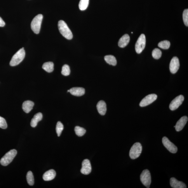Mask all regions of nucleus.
Segmentation results:
<instances>
[{
  "instance_id": "4",
  "label": "nucleus",
  "mask_w": 188,
  "mask_h": 188,
  "mask_svg": "<svg viewBox=\"0 0 188 188\" xmlns=\"http://www.w3.org/2000/svg\"><path fill=\"white\" fill-rule=\"evenodd\" d=\"M43 18V15L39 14L35 16L32 20L31 24V28L35 34H37L39 33Z\"/></svg>"
},
{
  "instance_id": "9",
  "label": "nucleus",
  "mask_w": 188,
  "mask_h": 188,
  "mask_svg": "<svg viewBox=\"0 0 188 188\" xmlns=\"http://www.w3.org/2000/svg\"><path fill=\"white\" fill-rule=\"evenodd\" d=\"M157 97V96L154 94L147 95L141 101L139 104L140 106L141 107L147 106L156 101Z\"/></svg>"
},
{
  "instance_id": "29",
  "label": "nucleus",
  "mask_w": 188,
  "mask_h": 188,
  "mask_svg": "<svg viewBox=\"0 0 188 188\" xmlns=\"http://www.w3.org/2000/svg\"><path fill=\"white\" fill-rule=\"evenodd\" d=\"M70 70L69 65H65L62 67V74L65 76H69L70 75Z\"/></svg>"
},
{
  "instance_id": "28",
  "label": "nucleus",
  "mask_w": 188,
  "mask_h": 188,
  "mask_svg": "<svg viewBox=\"0 0 188 188\" xmlns=\"http://www.w3.org/2000/svg\"><path fill=\"white\" fill-rule=\"evenodd\" d=\"M63 124L60 122H58L56 124V130L58 137H59L63 129Z\"/></svg>"
},
{
  "instance_id": "27",
  "label": "nucleus",
  "mask_w": 188,
  "mask_h": 188,
  "mask_svg": "<svg viewBox=\"0 0 188 188\" xmlns=\"http://www.w3.org/2000/svg\"><path fill=\"white\" fill-rule=\"evenodd\" d=\"M162 52L159 49L156 48L153 51L152 55L155 59H158L161 57Z\"/></svg>"
},
{
  "instance_id": "26",
  "label": "nucleus",
  "mask_w": 188,
  "mask_h": 188,
  "mask_svg": "<svg viewBox=\"0 0 188 188\" xmlns=\"http://www.w3.org/2000/svg\"><path fill=\"white\" fill-rule=\"evenodd\" d=\"M170 43L168 41H161L158 44L159 48L163 49H168L170 48Z\"/></svg>"
},
{
  "instance_id": "5",
  "label": "nucleus",
  "mask_w": 188,
  "mask_h": 188,
  "mask_svg": "<svg viewBox=\"0 0 188 188\" xmlns=\"http://www.w3.org/2000/svg\"><path fill=\"white\" fill-rule=\"evenodd\" d=\"M142 146L139 143H136L131 147L129 152V156L132 159L138 158L142 153Z\"/></svg>"
},
{
  "instance_id": "32",
  "label": "nucleus",
  "mask_w": 188,
  "mask_h": 188,
  "mask_svg": "<svg viewBox=\"0 0 188 188\" xmlns=\"http://www.w3.org/2000/svg\"><path fill=\"white\" fill-rule=\"evenodd\" d=\"M5 23L2 18L0 17V27H3L5 25Z\"/></svg>"
},
{
  "instance_id": "12",
  "label": "nucleus",
  "mask_w": 188,
  "mask_h": 188,
  "mask_svg": "<svg viewBox=\"0 0 188 188\" xmlns=\"http://www.w3.org/2000/svg\"><path fill=\"white\" fill-rule=\"evenodd\" d=\"M91 170L92 168L90 161L87 159L84 160L82 163L81 173L83 174L88 175L91 173Z\"/></svg>"
},
{
  "instance_id": "21",
  "label": "nucleus",
  "mask_w": 188,
  "mask_h": 188,
  "mask_svg": "<svg viewBox=\"0 0 188 188\" xmlns=\"http://www.w3.org/2000/svg\"><path fill=\"white\" fill-rule=\"evenodd\" d=\"M105 60L108 64L115 66L117 64V60L115 56L112 55H107L105 56Z\"/></svg>"
},
{
  "instance_id": "1",
  "label": "nucleus",
  "mask_w": 188,
  "mask_h": 188,
  "mask_svg": "<svg viewBox=\"0 0 188 188\" xmlns=\"http://www.w3.org/2000/svg\"><path fill=\"white\" fill-rule=\"evenodd\" d=\"M58 27L60 33L65 39L69 40L72 39V33L64 21H59L58 23Z\"/></svg>"
},
{
  "instance_id": "24",
  "label": "nucleus",
  "mask_w": 188,
  "mask_h": 188,
  "mask_svg": "<svg viewBox=\"0 0 188 188\" xmlns=\"http://www.w3.org/2000/svg\"><path fill=\"white\" fill-rule=\"evenodd\" d=\"M89 0H80L79 4V8L81 11L86 10L89 5Z\"/></svg>"
},
{
  "instance_id": "14",
  "label": "nucleus",
  "mask_w": 188,
  "mask_h": 188,
  "mask_svg": "<svg viewBox=\"0 0 188 188\" xmlns=\"http://www.w3.org/2000/svg\"><path fill=\"white\" fill-rule=\"evenodd\" d=\"M170 184L173 188H186V185L182 182L179 181L175 178H171L170 180Z\"/></svg>"
},
{
  "instance_id": "10",
  "label": "nucleus",
  "mask_w": 188,
  "mask_h": 188,
  "mask_svg": "<svg viewBox=\"0 0 188 188\" xmlns=\"http://www.w3.org/2000/svg\"><path fill=\"white\" fill-rule=\"evenodd\" d=\"M184 99V96L180 95L174 99L170 103L169 108L171 110H175L181 105Z\"/></svg>"
},
{
  "instance_id": "30",
  "label": "nucleus",
  "mask_w": 188,
  "mask_h": 188,
  "mask_svg": "<svg viewBox=\"0 0 188 188\" xmlns=\"http://www.w3.org/2000/svg\"><path fill=\"white\" fill-rule=\"evenodd\" d=\"M183 22L185 25L188 26V9H185L183 12Z\"/></svg>"
},
{
  "instance_id": "16",
  "label": "nucleus",
  "mask_w": 188,
  "mask_h": 188,
  "mask_svg": "<svg viewBox=\"0 0 188 188\" xmlns=\"http://www.w3.org/2000/svg\"><path fill=\"white\" fill-rule=\"evenodd\" d=\"M97 109L99 113L102 116H104L107 111L106 104L104 101L101 100L99 102L97 105Z\"/></svg>"
},
{
  "instance_id": "31",
  "label": "nucleus",
  "mask_w": 188,
  "mask_h": 188,
  "mask_svg": "<svg viewBox=\"0 0 188 188\" xmlns=\"http://www.w3.org/2000/svg\"><path fill=\"white\" fill-rule=\"evenodd\" d=\"M8 125L5 119L3 117L0 116V128L3 129H6L7 128Z\"/></svg>"
},
{
  "instance_id": "20",
  "label": "nucleus",
  "mask_w": 188,
  "mask_h": 188,
  "mask_svg": "<svg viewBox=\"0 0 188 188\" xmlns=\"http://www.w3.org/2000/svg\"><path fill=\"white\" fill-rule=\"evenodd\" d=\"M43 118V115L42 113L39 112L35 114L31 120L30 125L33 128L36 127L38 123Z\"/></svg>"
},
{
  "instance_id": "8",
  "label": "nucleus",
  "mask_w": 188,
  "mask_h": 188,
  "mask_svg": "<svg viewBox=\"0 0 188 188\" xmlns=\"http://www.w3.org/2000/svg\"><path fill=\"white\" fill-rule=\"evenodd\" d=\"M162 142L164 146L171 153H176L177 152L178 150L177 147L171 142L168 138L166 137H163L162 139Z\"/></svg>"
},
{
  "instance_id": "34",
  "label": "nucleus",
  "mask_w": 188,
  "mask_h": 188,
  "mask_svg": "<svg viewBox=\"0 0 188 188\" xmlns=\"http://www.w3.org/2000/svg\"><path fill=\"white\" fill-rule=\"evenodd\" d=\"M131 33H132V34H133V32H131Z\"/></svg>"
},
{
  "instance_id": "11",
  "label": "nucleus",
  "mask_w": 188,
  "mask_h": 188,
  "mask_svg": "<svg viewBox=\"0 0 188 188\" xmlns=\"http://www.w3.org/2000/svg\"><path fill=\"white\" fill-rule=\"evenodd\" d=\"M180 63L178 58L176 56L173 57L171 59L170 64V70L171 73L174 74L177 72L179 69Z\"/></svg>"
},
{
  "instance_id": "17",
  "label": "nucleus",
  "mask_w": 188,
  "mask_h": 188,
  "mask_svg": "<svg viewBox=\"0 0 188 188\" xmlns=\"http://www.w3.org/2000/svg\"><path fill=\"white\" fill-rule=\"evenodd\" d=\"M56 175V172L55 170L51 169L44 173L43 176V179L46 181L52 180L55 178Z\"/></svg>"
},
{
  "instance_id": "3",
  "label": "nucleus",
  "mask_w": 188,
  "mask_h": 188,
  "mask_svg": "<svg viewBox=\"0 0 188 188\" xmlns=\"http://www.w3.org/2000/svg\"><path fill=\"white\" fill-rule=\"evenodd\" d=\"M17 152L15 149L11 150L2 157L0 161L1 165L6 166L10 164L17 154Z\"/></svg>"
},
{
  "instance_id": "23",
  "label": "nucleus",
  "mask_w": 188,
  "mask_h": 188,
  "mask_svg": "<svg viewBox=\"0 0 188 188\" xmlns=\"http://www.w3.org/2000/svg\"><path fill=\"white\" fill-rule=\"evenodd\" d=\"M26 177L28 184L30 186L33 185L34 184V177L31 171H28L27 173Z\"/></svg>"
},
{
  "instance_id": "35",
  "label": "nucleus",
  "mask_w": 188,
  "mask_h": 188,
  "mask_svg": "<svg viewBox=\"0 0 188 188\" xmlns=\"http://www.w3.org/2000/svg\"><path fill=\"white\" fill-rule=\"evenodd\" d=\"M174 127H175V126H174Z\"/></svg>"
},
{
  "instance_id": "22",
  "label": "nucleus",
  "mask_w": 188,
  "mask_h": 188,
  "mask_svg": "<svg viewBox=\"0 0 188 188\" xmlns=\"http://www.w3.org/2000/svg\"><path fill=\"white\" fill-rule=\"evenodd\" d=\"M54 63L52 62H48L44 63L42 68L48 72H52L54 70Z\"/></svg>"
},
{
  "instance_id": "13",
  "label": "nucleus",
  "mask_w": 188,
  "mask_h": 188,
  "mask_svg": "<svg viewBox=\"0 0 188 188\" xmlns=\"http://www.w3.org/2000/svg\"><path fill=\"white\" fill-rule=\"evenodd\" d=\"M188 121V117L184 116L181 117L177 122L175 126V129L177 132L181 131L186 124Z\"/></svg>"
},
{
  "instance_id": "25",
  "label": "nucleus",
  "mask_w": 188,
  "mask_h": 188,
  "mask_svg": "<svg viewBox=\"0 0 188 188\" xmlns=\"http://www.w3.org/2000/svg\"><path fill=\"white\" fill-rule=\"evenodd\" d=\"M75 131L76 135L79 137H82L83 136L86 132L85 129L79 126L75 127Z\"/></svg>"
},
{
  "instance_id": "18",
  "label": "nucleus",
  "mask_w": 188,
  "mask_h": 188,
  "mask_svg": "<svg viewBox=\"0 0 188 188\" xmlns=\"http://www.w3.org/2000/svg\"><path fill=\"white\" fill-rule=\"evenodd\" d=\"M130 41V37L128 34L123 35L119 39L118 42V45L119 47L123 48L128 45Z\"/></svg>"
},
{
  "instance_id": "19",
  "label": "nucleus",
  "mask_w": 188,
  "mask_h": 188,
  "mask_svg": "<svg viewBox=\"0 0 188 188\" xmlns=\"http://www.w3.org/2000/svg\"><path fill=\"white\" fill-rule=\"evenodd\" d=\"M34 105V102L32 101L27 100L23 102L22 104V109L25 112L28 113L33 109Z\"/></svg>"
},
{
  "instance_id": "15",
  "label": "nucleus",
  "mask_w": 188,
  "mask_h": 188,
  "mask_svg": "<svg viewBox=\"0 0 188 188\" xmlns=\"http://www.w3.org/2000/svg\"><path fill=\"white\" fill-rule=\"evenodd\" d=\"M69 90V92L72 95L80 97L84 95L85 93V90L83 88L74 87L70 89Z\"/></svg>"
},
{
  "instance_id": "33",
  "label": "nucleus",
  "mask_w": 188,
  "mask_h": 188,
  "mask_svg": "<svg viewBox=\"0 0 188 188\" xmlns=\"http://www.w3.org/2000/svg\"><path fill=\"white\" fill-rule=\"evenodd\" d=\"M67 92H69V90H68L67 91Z\"/></svg>"
},
{
  "instance_id": "2",
  "label": "nucleus",
  "mask_w": 188,
  "mask_h": 188,
  "mask_svg": "<svg viewBox=\"0 0 188 188\" xmlns=\"http://www.w3.org/2000/svg\"><path fill=\"white\" fill-rule=\"evenodd\" d=\"M25 56L24 48L21 49L14 55L11 60L10 65L11 66L17 65L22 62Z\"/></svg>"
},
{
  "instance_id": "6",
  "label": "nucleus",
  "mask_w": 188,
  "mask_h": 188,
  "mask_svg": "<svg viewBox=\"0 0 188 188\" xmlns=\"http://www.w3.org/2000/svg\"><path fill=\"white\" fill-rule=\"evenodd\" d=\"M141 182L145 186L149 188L151 183V177L149 171L148 169L143 170L140 176Z\"/></svg>"
},
{
  "instance_id": "7",
  "label": "nucleus",
  "mask_w": 188,
  "mask_h": 188,
  "mask_svg": "<svg viewBox=\"0 0 188 188\" xmlns=\"http://www.w3.org/2000/svg\"><path fill=\"white\" fill-rule=\"evenodd\" d=\"M146 37L145 35L142 34L139 37L135 45V50L138 54H140L145 48L146 45Z\"/></svg>"
}]
</instances>
